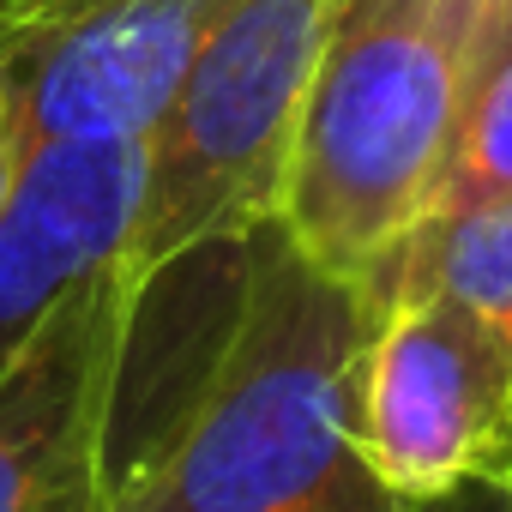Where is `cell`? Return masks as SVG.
Masks as SVG:
<instances>
[{
    "instance_id": "cell-1",
    "label": "cell",
    "mask_w": 512,
    "mask_h": 512,
    "mask_svg": "<svg viewBox=\"0 0 512 512\" xmlns=\"http://www.w3.org/2000/svg\"><path fill=\"white\" fill-rule=\"evenodd\" d=\"M368 302L278 217L229 247V308L109 512H398L356 446Z\"/></svg>"
},
{
    "instance_id": "cell-2",
    "label": "cell",
    "mask_w": 512,
    "mask_h": 512,
    "mask_svg": "<svg viewBox=\"0 0 512 512\" xmlns=\"http://www.w3.org/2000/svg\"><path fill=\"white\" fill-rule=\"evenodd\" d=\"M494 0H332L290 139L278 223L338 278H368L428 217Z\"/></svg>"
},
{
    "instance_id": "cell-3",
    "label": "cell",
    "mask_w": 512,
    "mask_h": 512,
    "mask_svg": "<svg viewBox=\"0 0 512 512\" xmlns=\"http://www.w3.org/2000/svg\"><path fill=\"white\" fill-rule=\"evenodd\" d=\"M326 19L332 0H235L205 37L163 121L145 133L139 211L121 247L145 284L278 211Z\"/></svg>"
},
{
    "instance_id": "cell-4",
    "label": "cell",
    "mask_w": 512,
    "mask_h": 512,
    "mask_svg": "<svg viewBox=\"0 0 512 512\" xmlns=\"http://www.w3.org/2000/svg\"><path fill=\"white\" fill-rule=\"evenodd\" d=\"M356 446L392 500L512 494V344L422 290H362Z\"/></svg>"
},
{
    "instance_id": "cell-5",
    "label": "cell",
    "mask_w": 512,
    "mask_h": 512,
    "mask_svg": "<svg viewBox=\"0 0 512 512\" xmlns=\"http://www.w3.org/2000/svg\"><path fill=\"white\" fill-rule=\"evenodd\" d=\"M145 290L115 253L0 368V512H109V434Z\"/></svg>"
},
{
    "instance_id": "cell-6",
    "label": "cell",
    "mask_w": 512,
    "mask_h": 512,
    "mask_svg": "<svg viewBox=\"0 0 512 512\" xmlns=\"http://www.w3.org/2000/svg\"><path fill=\"white\" fill-rule=\"evenodd\" d=\"M235 0H0L25 151L145 139Z\"/></svg>"
},
{
    "instance_id": "cell-7",
    "label": "cell",
    "mask_w": 512,
    "mask_h": 512,
    "mask_svg": "<svg viewBox=\"0 0 512 512\" xmlns=\"http://www.w3.org/2000/svg\"><path fill=\"white\" fill-rule=\"evenodd\" d=\"M145 181V139L37 145L0 211V368L49 308L127 247Z\"/></svg>"
},
{
    "instance_id": "cell-8",
    "label": "cell",
    "mask_w": 512,
    "mask_h": 512,
    "mask_svg": "<svg viewBox=\"0 0 512 512\" xmlns=\"http://www.w3.org/2000/svg\"><path fill=\"white\" fill-rule=\"evenodd\" d=\"M362 290L440 296L512 344V193L428 211L362 278Z\"/></svg>"
},
{
    "instance_id": "cell-9",
    "label": "cell",
    "mask_w": 512,
    "mask_h": 512,
    "mask_svg": "<svg viewBox=\"0 0 512 512\" xmlns=\"http://www.w3.org/2000/svg\"><path fill=\"white\" fill-rule=\"evenodd\" d=\"M488 193H512V0L488 7L458 139H452V157H446V175L428 211L470 205Z\"/></svg>"
},
{
    "instance_id": "cell-10",
    "label": "cell",
    "mask_w": 512,
    "mask_h": 512,
    "mask_svg": "<svg viewBox=\"0 0 512 512\" xmlns=\"http://www.w3.org/2000/svg\"><path fill=\"white\" fill-rule=\"evenodd\" d=\"M25 127H19V91H13V73L0 61V211H7L19 175H25Z\"/></svg>"
},
{
    "instance_id": "cell-11",
    "label": "cell",
    "mask_w": 512,
    "mask_h": 512,
    "mask_svg": "<svg viewBox=\"0 0 512 512\" xmlns=\"http://www.w3.org/2000/svg\"><path fill=\"white\" fill-rule=\"evenodd\" d=\"M398 512H512V494L470 482V488H452L440 500H398Z\"/></svg>"
}]
</instances>
